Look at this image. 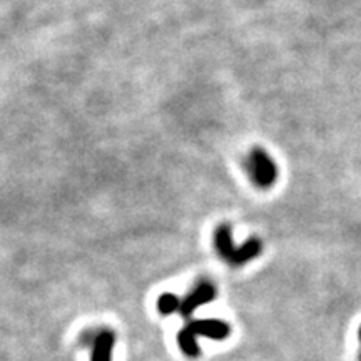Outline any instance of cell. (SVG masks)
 I'll use <instances>...</instances> for the list:
<instances>
[{"instance_id":"obj_1","label":"cell","mask_w":361,"mask_h":361,"mask_svg":"<svg viewBox=\"0 0 361 361\" xmlns=\"http://www.w3.org/2000/svg\"><path fill=\"white\" fill-rule=\"evenodd\" d=\"M246 171L256 186L268 189L278 179V167L266 151L254 147L246 159Z\"/></svg>"},{"instance_id":"obj_2","label":"cell","mask_w":361,"mask_h":361,"mask_svg":"<svg viewBox=\"0 0 361 361\" xmlns=\"http://www.w3.org/2000/svg\"><path fill=\"white\" fill-rule=\"evenodd\" d=\"M79 343L92 350L91 361H111L115 344V335L109 328L86 330L80 335Z\"/></svg>"},{"instance_id":"obj_3","label":"cell","mask_w":361,"mask_h":361,"mask_svg":"<svg viewBox=\"0 0 361 361\" xmlns=\"http://www.w3.org/2000/svg\"><path fill=\"white\" fill-rule=\"evenodd\" d=\"M216 298V288L211 281H199L192 290L187 293V296L184 299H180L179 313L184 318H189L194 313L196 308L203 306V304L210 303Z\"/></svg>"},{"instance_id":"obj_4","label":"cell","mask_w":361,"mask_h":361,"mask_svg":"<svg viewBox=\"0 0 361 361\" xmlns=\"http://www.w3.org/2000/svg\"><path fill=\"white\" fill-rule=\"evenodd\" d=\"M184 330L189 331L194 336H206V338L212 340H224L230 336V324L224 323L221 320H196L189 321V323L184 326Z\"/></svg>"},{"instance_id":"obj_5","label":"cell","mask_w":361,"mask_h":361,"mask_svg":"<svg viewBox=\"0 0 361 361\" xmlns=\"http://www.w3.org/2000/svg\"><path fill=\"white\" fill-rule=\"evenodd\" d=\"M214 248L218 251V254L223 258L226 263H231L232 256L238 248L234 246V241H232V231L230 224H219L214 231Z\"/></svg>"},{"instance_id":"obj_6","label":"cell","mask_w":361,"mask_h":361,"mask_svg":"<svg viewBox=\"0 0 361 361\" xmlns=\"http://www.w3.org/2000/svg\"><path fill=\"white\" fill-rule=\"evenodd\" d=\"M261 251H263V243H261L258 238H250L243 244V246L236 250L230 264L231 266H243V264H246L248 261L258 258Z\"/></svg>"},{"instance_id":"obj_7","label":"cell","mask_w":361,"mask_h":361,"mask_svg":"<svg viewBox=\"0 0 361 361\" xmlns=\"http://www.w3.org/2000/svg\"><path fill=\"white\" fill-rule=\"evenodd\" d=\"M179 306H180V299L178 296L172 295V293H164V295L159 296L158 311L160 315L164 316L172 315L174 311H179Z\"/></svg>"},{"instance_id":"obj_8","label":"cell","mask_w":361,"mask_h":361,"mask_svg":"<svg viewBox=\"0 0 361 361\" xmlns=\"http://www.w3.org/2000/svg\"><path fill=\"white\" fill-rule=\"evenodd\" d=\"M360 340H361V328H360Z\"/></svg>"}]
</instances>
